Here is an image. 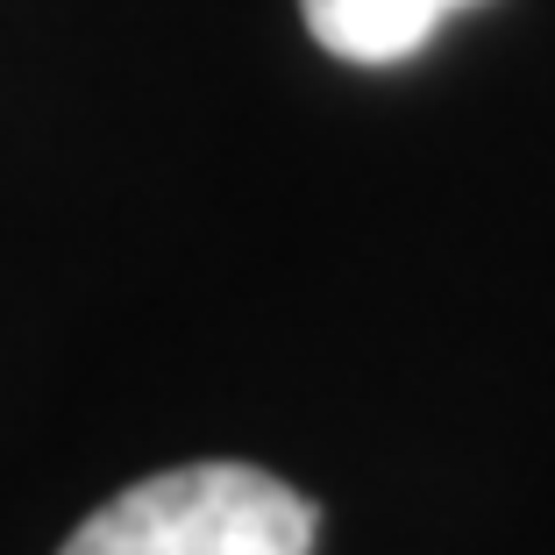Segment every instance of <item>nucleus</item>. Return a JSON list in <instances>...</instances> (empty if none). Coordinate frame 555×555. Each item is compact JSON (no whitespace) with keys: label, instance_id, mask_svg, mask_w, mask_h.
I'll return each instance as SVG.
<instances>
[{"label":"nucleus","instance_id":"obj_2","mask_svg":"<svg viewBox=\"0 0 555 555\" xmlns=\"http://www.w3.org/2000/svg\"><path fill=\"white\" fill-rule=\"evenodd\" d=\"M456 8H477V0H299L307 36L343 65H399Z\"/></svg>","mask_w":555,"mask_h":555},{"label":"nucleus","instance_id":"obj_1","mask_svg":"<svg viewBox=\"0 0 555 555\" xmlns=\"http://www.w3.org/2000/svg\"><path fill=\"white\" fill-rule=\"evenodd\" d=\"M313 506L257 463H185L129 485L57 555H313Z\"/></svg>","mask_w":555,"mask_h":555}]
</instances>
